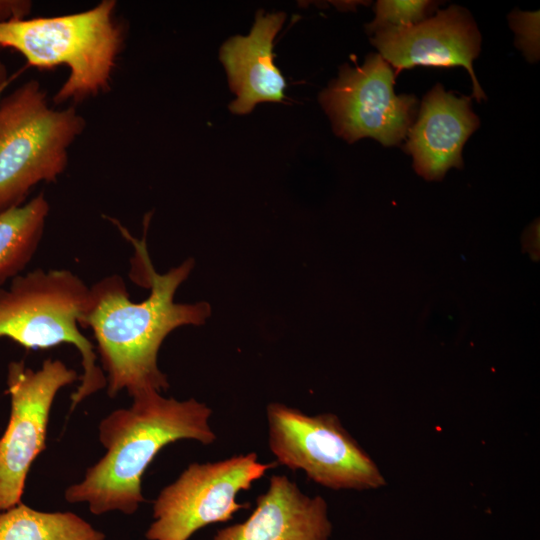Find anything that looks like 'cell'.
<instances>
[{
    "label": "cell",
    "instance_id": "cell-1",
    "mask_svg": "<svg viewBox=\"0 0 540 540\" xmlns=\"http://www.w3.org/2000/svg\"><path fill=\"white\" fill-rule=\"evenodd\" d=\"M126 234L135 247L136 261L145 273L150 295L135 303L129 299L120 276L105 277L90 287L88 307L80 322V326L93 331L111 397L123 389L131 397L166 390L169 383L157 363L162 342L174 329L202 325L211 314L207 302L174 301L177 288L192 271V259L159 274L150 261L145 239L140 241Z\"/></svg>",
    "mask_w": 540,
    "mask_h": 540
},
{
    "label": "cell",
    "instance_id": "cell-2",
    "mask_svg": "<svg viewBox=\"0 0 540 540\" xmlns=\"http://www.w3.org/2000/svg\"><path fill=\"white\" fill-rule=\"evenodd\" d=\"M130 407L117 409L99 424L104 456L87 469L83 480L69 486V503L86 502L91 513L133 514L145 501L141 481L153 458L169 443L191 439L215 442L211 409L191 398L178 401L157 391L132 396Z\"/></svg>",
    "mask_w": 540,
    "mask_h": 540
},
{
    "label": "cell",
    "instance_id": "cell-3",
    "mask_svg": "<svg viewBox=\"0 0 540 540\" xmlns=\"http://www.w3.org/2000/svg\"><path fill=\"white\" fill-rule=\"evenodd\" d=\"M115 7L116 1L103 0L79 13L0 23V47L21 53L27 67L67 66L69 76L54 102H82L109 89L124 41Z\"/></svg>",
    "mask_w": 540,
    "mask_h": 540
},
{
    "label": "cell",
    "instance_id": "cell-4",
    "mask_svg": "<svg viewBox=\"0 0 540 540\" xmlns=\"http://www.w3.org/2000/svg\"><path fill=\"white\" fill-rule=\"evenodd\" d=\"M89 296L90 288L66 269H37L14 277L8 288L0 287V338L27 349L63 343L78 349L83 374L71 396V410L106 386L94 346L79 330Z\"/></svg>",
    "mask_w": 540,
    "mask_h": 540
},
{
    "label": "cell",
    "instance_id": "cell-5",
    "mask_svg": "<svg viewBox=\"0 0 540 540\" xmlns=\"http://www.w3.org/2000/svg\"><path fill=\"white\" fill-rule=\"evenodd\" d=\"M85 125L74 107L51 108L37 80L0 100V211L21 205L39 182L57 180Z\"/></svg>",
    "mask_w": 540,
    "mask_h": 540
},
{
    "label": "cell",
    "instance_id": "cell-6",
    "mask_svg": "<svg viewBox=\"0 0 540 540\" xmlns=\"http://www.w3.org/2000/svg\"><path fill=\"white\" fill-rule=\"evenodd\" d=\"M269 449L290 470L332 490H375L385 477L337 415H308L282 403L266 408Z\"/></svg>",
    "mask_w": 540,
    "mask_h": 540
},
{
    "label": "cell",
    "instance_id": "cell-7",
    "mask_svg": "<svg viewBox=\"0 0 540 540\" xmlns=\"http://www.w3.org/2000/svg\"><path fill=\"white\" fill-rule=\"evenodd\" d=\"M273 467L275 463L260 462L255 452L190 464L154 501V521L146 538L188 540L209 524L231 520L237 511L249 507L239 503L237 495Z\"/></svg>",
    "mask_w": 540,
    "mask_h": 540
},
{
    "label": "cell",
    "instance_id": "cell-8",
    "mask_svg": "<svg viewBox=\"0 0 540 540\" xmlns=\"http://www.w3.org/2000/svg\"><path fill=\"white\" fill-rule=\"evenodd\" d=\"M80 379L58 359L34 371L23 361L8 365L10 418L0 438V511L21 502L32 462L45 448L49 412L57 392Z\"/></svg>",
    "mask_w": 540,
    "mask_h": 540
},
{
    "label": "cell",
    "instance_id": "cell-9",
    "mask_svg": "<svg viewBox=\"0 0 540 540\" xmlns=\"http://www.w3.org/2000/svg\"><path fill=\"white\" fill-rule=\"evenodd\" d=\"M394 79L380 54L369 55L361 66L341 67L319 96L335 133L348 142L372 137L385 146L399 143L411 127L417 99L396 95Z\"/></svg>",
    "mask_w": 540,
    "mask_h": 540
},
{
    "label": "cell",
    "instance_id": "cell-10",
    "mask_svg": "<svg viewBox=\"0 0 540 540\" xmlns=\"http://www.w3.org/2000/svg\"><path fill=\"white\" fill-rule=\"evenodd\" d=\"M480 41L473 19L457 6L412 26L379 29L371 38L381 57L396 68V73L418 65L464 67L472 79L477 101L485 98L472 65L480 51Z\"/></svg>",
    "mask_w": 540,
    "mask_h": 540
},
{
    "label": "cell",
    "instance_id": "cell-11",
    "mask_svg": "<svg viewBox=\"0 0 540 540\" xmlns=\"http://www.w3.org/2000/svg\"><path fill=\"white\" fill-rule=\"evenodd\" d=\"M331 529L321 496L303 493L285 475H272L249 517L218 530L213 540H328Z\"/></svg>",
    "mask_w": 540,
    "mask_h": 540
},
{
    "label": "cell",
    "instance_id": "cell-12",
    "mask_svg": "<svg viewBox=\"0 0 540 540\" xmlns=\"http://www.w3.org/2000/svg\"><path fill=\"white\" fill-rule=\"evenodd\" d=\"M478 126L469 97H457L436 85L407 132L405 148L415 171L426 180H441L451 167L462 168V148Z\"/></svg>",
    "mask_w": 540,
    "mask_h": 540
},
{
    "label": "cell",
    "instance_id": "cell-13",
    "mask_svg": "<svg viewBox=\"0 0 540 540\" xmlns=\"http://www.w3.org/2000/svg\"><path fill=\"white\" fill-rule=\"evenodd\" d=\"M285 13L256 14L247 36L229 38L220 49L232 92L230 104L235 114H247L261 102H282L286 82L274 64L273 40L282 27Z\"/></svg>",
    "mask_w": 540,
    "mask_h": 540
},
{
    "label": "cell",
    "instance_id": "cell-14",
    "mask_svg": "<svg viewBox=\"0 0 540 540\" xmlns=\"http://www.w3.org/2000/svg\"><path fill=\"white\" fill-rule=\"evenodd\" d=\"M49 203L44 194L0 211V286L33 257L44 232Z\"/></svg>",
    "mask_w": 540,
    "mask_h": 540
},
{
    "label": "cell",
    "instance_id": "cell-15",
    "mask_svg": "<svg viewBox=\"0 0 540 540\" xmlns=\"http://www.w3.org/2000/svg\"><path fill=\"white\" fill-rule=\"evenodd\" d=\"M0 540H105L72 512H42L22 502L0 513Z\"/></svg>",
    "mask_w": 540,
    "mask_h": 540
},
{
    "label": "cell",
    "instance_id": "cell-16",
    "mask_svg": "<svg viewBox=\"0 0 540 540\" xmlns=\"http://www.w3.org/2000/svg\"><path fill=\"white\" fill-rule=\"evenodd\" d=\"M434 4L431 1L380 0L375 5V19L367 25L374 33L383 28L415 25L427 16Z\"/></svg>",
    "mask_w": 540,
    "mask_h": 540
},
{
    "label": "cell",
    "instance_id": "cell-17",
    "mask_svg": "<svg viewBox=\"0 0 540 540\" xmlns=\"http://www.w3.org/2000/svg\"><path fill=\"white\" fill-rule=\"evenodd\" d=\"M510 23L517 33V44L530 60L539 54V13L516 12L511 14Z\"/></svg>",
    "mask_w": 540,
    "mask_h": 540
},
{
    "label": "cell",
    "instance_id": "cell-18",
    "mask_svg": "<svg viewBox=\"0 0 540 540\" xmlns=\"http://www.w3.org/2000/svg\"><path fill=\"white\" fill-rule=\"evenodd\" d=\"M32 8L27 0H0V23L25 19Z\"/></svg>",
    "mask_w": 540,
    "mask_h": 540
},
{
    "label": "cell",
    "instance_id": "cell-19",
    "mask_svg": "<svg viewBox=\"0 0 540 540\" xmlns=\"http://www.w3.org/2000/svg\"><path fill=\"white\" fill-rule=\"evenodd\" d=\"M526 239V242H524V246L527 248L528 252L532 255L534 259L536 258V254L538 257L539 254V225L538 222L534 223L530 229L526 231V234L524 236Z\"/></svg>",
    "mask_w": 540,
    "mask_h": 540
},
{
    "label": "cell",
    "instance_id": "cell-20",
    "mask_svg": "<svg viewBox=\"0 0 540 540\" xmlns=\"http://www.w3.org/2000/svg\"><path fill=\"white\" fill-rule=\"evenodd\" d=\"M10 80L11 78H9L8 76L7 68L5 64L0 60V100L2 92L5 90Z\"/></svg>",
    "mask_w": 540,
    "mask_h": 540
}]
</instances>
